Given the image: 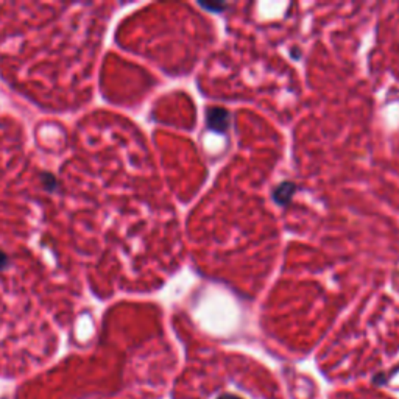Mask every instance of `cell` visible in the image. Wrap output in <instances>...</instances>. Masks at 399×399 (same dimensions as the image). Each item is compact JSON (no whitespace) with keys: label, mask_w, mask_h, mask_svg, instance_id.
<instances>
[{"label":"cell","mask_w":399,"mask_h":399,"mask_svg":"<svg viewBox=\"0 0 399 399\" xmlns=\"http://www.w3.org/2000/svg\"><path fill=\"white\" fill-rule=\"evenodd\" d=\"M206 123H208V128L223 133L230 127V114L223 108H211L206 113Z\"/></svg>","instance_id":"cell-1"},{"label":"cell","mask_w":399,"mask_h":399,"mask_svg":"<svg viewBox=\"0 0 399 399\" xmlns=\"http://www.w3.org/2000/svg\"><path fill=\"white\" fill-rule=\"evenodd\" d=\"M295 192V186L292 183H284L278 186L276 192H275V200L281 204L289 203V200L292 198V194Z\"/></svg>","instance_id":"cell-2"},{"label":"cell","mask_w":399,"mask_h":399,"mask_svg":"<svg viewBox=\"0 0 399 399\" xmlns=\"http://www.w3.org/2000/svg\"><path fill=\"white\" fill-rule=\"evenodd\" d=\"M39 181H41V184H42V188L46 189L47 192H56V190H58V180L55 178V175L44 172V173L39 176Z\"/></svg>","instance_id":"cell-3"},{"label":"cell","mask_w":399,"mask_h":399,"mask_svg":"<svg viewBox=\"0 0 399 399\" xmlns=\"http://www.w3.org/2000/svg\"><path fill=\"white\" fill-rule=\"evenodd\" d=\"M10 267V257L4 250H0V271H4Z\"/></svg>","instance_id":"cell-4"},{"label":"cell","mask_w":399,"mask_h":399,"mask_svg":"<svg viewBox=\"0 0 399 399\" xmlns=\"http://www.w3.org/2000/svg\"><path fill=\"white\" fill-rule=\"evenodd\" d=\"M221 399H240L238 396H225V398H221Z\"/></svg>","instance_id":"cell-5"}]
</instances>
